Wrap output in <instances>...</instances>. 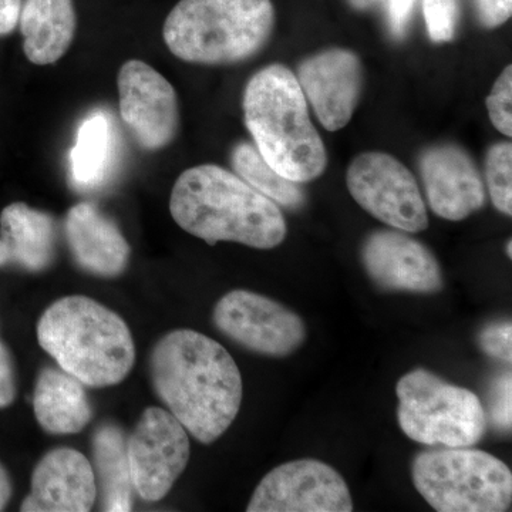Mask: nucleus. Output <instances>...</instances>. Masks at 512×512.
Masks as SVG:
<instances>
[{
	"instance_id": "nucleus-1",
	"label": "nucleus",
	"mask_w": 512,
	"mask_h": 512,
	"mask_svg": "<svg viewBox=\"0 0 512 512\" xmlns=\"http://www.w3.org/2000/svg\"><path fill=\"white\" fill-rule=\"evenodd\" d=\"M150 376L158 399L202 444L221 439L237 419L241 372L217 340L191 329L167 333L151 352Z\"/></svg>"
},
{
	"instance_id": "nucleus-2",
	"label": "nucleus",
	"mask_w": 512,
	"mask_h": 512,
	"mask_svg": "<svg viewBox=\"0 0 512 512\" xmlns=\"http://www.w3.org/2000/svg\"><path fill=\"white\" fill-rule=\"evenodd\" d=\"M170 212L185 232L208 245L237 242L272 249L288 235L281 208L220 165L184 171L171 191Z\"/></svg>"
},
{
	"instance_id": "nucleus-3",
	"label": "nucleus",
	"mask_w": 512,
	"mask_h": 512,
	"mask_svg": "<svg viewBox=\"0 0 512 512\" xmlns=\"http://www.w3.org/2000/svg\"><path fill=\"white\" fill-rule=\"evenodd\" d=\"M242 107L256 150L276 173L298 184L311 183L325 173V144L288 67L275 63L255 73L245 87Z\"/></svg>"
},
{
	"instance_id": "nucleus-4",
	"label": "nucleus",
	"mask_w": 512,
	"mask_h": 512,
	"mask_svg": "<svg viewBox=\"0 0 512 512\" xmlns=\"http://www.w3.org/2000/svg\"><path fill=\"white\" fill-rule=\"evenodd\" d=\"M37 340L60 369L84 386L119 384L136 362L127 323L87 296H66L52 303L37 323Z\"/></svg>"
},
{
	"instance_id": "nucleus-5",
	"label": "nucleus",
	"mask_w": 512,
	"mask_h": 512,
	"mask_svg": "<svg viewBox=\"0 0 512 512\" xmlns=\"http://www.w3.org/2000/svg\"><path fill=\"white\" fill-rule=\"evenodd\" d=\"M275 20L271 0H180L165 19L163 37L183 62L222 66L258 55Z\"/></svg>"
},
{
	"instance_id": "nucleus-6",
	"label": "nucleus",
	"mask_w": 512,
	"mask_h": 512,
	"mask_svg": "<svg viewBox=\"0 0 512 512\" xmlns=\"http://www.w3.org/2000/svg\"><path fill=\"white\" fill-rule=\"evenodd\" d=\"M412 477L421 497L439 512H504L512 504L510 468L485 451H424L413 460Z\"/></svg>"
},
{
	"instance_id": "nucleus-7",
	"label": "nucleus",
	"mask_w": 512,
	"mask_h": 512,
	"mask_svg": "<svg viewBox=\"0 0 512 512\" xmlns=\"http://www.w3.org/2000/svg\"><path fill=\"white\" fill-rule=\"evenodd\" d=\"M396 393L400 429L417 443L473 447L487 431V414L477 394L429 370L406 373L397 383Z\"/></svg>"
},
{
	"instance_id": "nucleus-8",
	"label": "nucleus",
	"mask_w": 512,
	"mask_h": 512,
	"mask_svg": "<svg viewBox=\"0 0 512 512\" xmlns=\"http://www.w3.org/2000/svg\"><path fill=\"white\" fill-rule=\"evenodd\" d=\"M346 184L353 200L389 227L410 234L429 227L426 202L416 178L390 154H359L348 168Z\"/></svg>"
},
{
	"instance_id": "nucleus-9",
	"label": "nucleus",
	"mask_w": 512,
	"mask_h": 512,
	"mask_svg": "<svg viewBox=\"0 0 512 512\" xmlns=\"http://www.w3.org/2000/svg\"><path fill=\"white\" fill-rule=\"evenodd\" d=\"M188 431L173 414L148 407L127 439L134 493L157 503L170 493L190 461Z\"/></svg>"
},
{
	"instance_id": "nucleus-10",
	"label": "nucleus",
	"mask_w": 512,
	"mask_h": 512,
	"mask_svg": "<svg viewBox=\"0 0 512 512\" xmlns=\"http://www.w3.org/2000/svg\"><path fill=\"white\" fill-rule=\"evenodd\" d=\"M212 319L232 342L262 356H291L306 340L301 316L274 299L245 289L222 296Z\"/></svg>"
},
{
	"instance_id": "nucleus-11",
	"label": "nucleus",
	"mask_w": 512,
	"mask_h": 512,
	"mask_svg": "<svg viewBox=\"0 0 512 512\" xmlns=\"http://www.w3.org/2000/svg\"><path fill=\"white\" fill-rule=\"evenodd\" d=\"M248 512H350L353 500L345 478L313 458L289 461L258 484Z\"/></svg>"
},
{
	"instance_id": "nucleus-12",
	"label": "nucleus",
	"mask_w": 512,
	"mask_h": 512,
	"mask_svg": "<svg viewBox=\"0 0 512 512\" xmlns=\"http://www.w3.org/2000/svg\"><path fill=\"white\" fill-rule=\"evenodd\" d=\"M120 116L138 144L157 151L173 143L180 126L177 93L150 64L128 60L119 72Z\"/></svg>"
},
{
	"instance_id": "nucleus-13",
	"label": "nucleus",
	"mask_w": 512,
	"mask_h": 512,
	"mask_svg": "<svg viewBox=\"0 0 512 512\" xmlns=\"http://www.w3.org/2000/svg\"><path fill=\"white\" fill-rule=\"evenodd\" d=\"M362 264L383 291L437 293L444 279L439 261L426 245L400 229H380L363 242Z\"/></svg>"
},
{
	"instance_id": "nucleus-14",
	"label": "nucleus",
	"mask_w": 512,
	"mask_h": 512,
	"mask_svg": "<svg viewBox=\"0 0 512 512\" xmlns=\"http://www.w3.org/2000/svg\"><path fill=\"white\" fill-rule=\"evenodd\" d=\"M295 76L326 130L338 131L348 126L363 87V67L356 53L323 50L306 57Z\"/></svg>"
},
{
	"instance_id": "nucleus-15",
	"label": "nucleus",
	"mask_w": 512,
	"mask_h": 512,
	"mask_svg": "<svg viewBox=\"0 0 512 512\" xmlns=\"http://www.w3.org/2000/svg\"><path fill=\"white\" fill-rule=\"evenodd\" d=\"M420 174L431 211L447 221H463L485 205L483 177L473 158L456 144L427 148Z\"/></svg>"
},
{
	"instance_id": "nucleus-16",
	"label": "nucleus",
	"mask_w": 512,
	"mask_h": 512,
	"mask_svg": "<svg viewBox=\"0 0 512 512\" xmlns=\"http://www.w3.org/2000/svg\"><path fill=\"white\" fill-rule=\"evenodd\" d=\"M97 498L92 463L74 448L60 447L40 458L20 511L87 512Z\"/></svg>"
},
{
	"instance_id": "nucleus-17",
	"label": "nucleus",
	"mask_w": 512,
	"mask_h": 512,
	"mask_svg": "<svg viewBox=\"0 0 512 512\" xmlns=\"http://www.w3.org/2000/svg\"><path fill=\"white\" fill-rule=\"evenodd\" d=\"M64 237L83 271L100 278H116L126 271L130 245L119 227L92 202L70 208L64 218Z\"/></svg>"
},
{
	"instance_id": "nucleus-18",
	"label": "nucleus",
	"mask_w": 512,
	"mask_h": 512,
	"mask_svg": "<svg viewBox=\"0 0 512 512\" xmlns=\"http://www.w3.org/2000/svg\"><path fill=\"white\" fill-rule=\"evenodd\" d=\"M56 256V225L46 212L23 202L0 215V268L15 264L30 272L45 271Z\"/></svg>"
},
{
	"instance_id": "nucleus-19",
	"label": "nucleus",
	"mask_w": 512,
	"mask_h": 512,
	"mask_svg": "<svg viewBox=\"0 0 512 512\" xmlns=\"http://www.w3.org/2000/svg\"><path fill=\"white\" fill-rule=\"evenodd\" d=\"M23 52L33 64L59 62L72 46L77 18L73 0H25L19 15Z\"/></svg>"
},
{
	"instance_id": "nucleus-20",
	"label": "nucleus",
	"mask_w": 512,
	"mask_h": 512,
	"mask_svg": "<svg viewBox=\"0 0 512 512\" xmlns=\"http://www.w3.org/2000/svg\"><path fill=\"white\" fill-rule=\"evenodd\" d=\"M33 410L40 427L53 436L79 433L93 419L84 384L53 367H46L37 376Z\"/></svg>"
},
{
	"instance_id": "nucleus-21",
	"label": "nucleus",
	"mask_w": 512,
	"mask_h": 512,
	"mask_svg": "<svg viewBox=\"0 0 512 512\" xmlns=\"http://www.w3.org/2000/svg\"><path fill=\"white\" fill-rule=\"evenodd\" d=\"M94 478L103 511H130L133 481L127 457V439L117 424L103 423L93 434Z\"/></svg>"
},
{
	"instance_id": "nucleus-22",
	"label": "nucleus",
	"mask_w": 512,
	"mask_h": 512,
	"mask_svg": "<svg viewBox=\"0 0 512 512\" xmlns=\"http://www.w3.org/2000/svg\"><path fill=\"white\" fill-rule=\"evenodd\" d=\"M116 156L110 116L94 110L80 124L70 151V180L80 190H94L109 177Z\"/></svg>"
},
{
	"instance_id": "nucleus-23",
	"label": "nucleus",
	"mask_w": 512,
	"mask_h": 512,
	"mask_svg": "<svg viewBox=\"0 0 512 512\" xmlns=\"http://www.w3.org/2000/svg\"><path fill=\"white\" fill-rule=\"evenodd\" d=\"M231 164L238 177L266 198L274 201L278 207L296 211L301 210L305 205L306 194L301 184L293 183L276 173L252 144L245 141L238 143L232 150Z\"/></svg>"
},
{
	"instance_id": "nucleus-24",
	"label": "nucleus",
	"mask_w": 512,
	"mask_h": 512,
	"mask_svg": "<svg viewBox=\"0 0 512 512\" xmlns=\"http://www.w3.org/2000/svg\"><path fill=\"white\" fill-rule=\"evenodd\" d=\"M485 180L491 201L507 217L512 215V146L511 143L494 144L485 160Z\"/></svg>"
},
{
	"instance_id": "nucleus-25",
	"label": "nucleus",
	"mask_w": 512,
	"mask_h": 512,
	"mask_svg": "<svg viewBox=\"0 0 512 512\" xmlns=\"http://www.w3.org/2000/svg\"><path fill=\"white\" fill-rule=\"evenodd\" d=\"M423 12L430 39L436 43L450 42L456 35L457 0H423Z\"/></svg>"
},
{
	"instance_id": "nucleus-26",
	"label": "nucleus",
	"mask_w": 512,
	"mask_h": 512,
	"mask_svg": "<svg viewBox=\"0 0 512 512\" xmlns=\"http://www.w3.org/2000/svg\"><path fill=\"white\" fill-rule=\"evenodd\" d=\"M487 110L493 126L504 134L512 136V67L507 66L497 82L494 83L490 96L487 97Z\"/></svg>"
},
{
	"instance_id": "nucleus-27",
	"label": "nucleus",
	"mask_w": 512,
	"mask_h": 512,
	"mask_svg": "<svg viewBox=\"0 0 512 512\" xmlns=\"http://www.w3.org/2000/svg\"><path fill=\"white\" fill-rule=\"evenodd\" d=\"M488 410L495 429L510 433L512 426V379L511 372H503L491 383Z\"/></svg>"
},
{
	"instance_id": "nucleus-28",
	"label": "nucleus",
	"mask_w": 512,
	"mask_h": 512,
	"mask_svg": "<svg viewBox=\"0 0 512 512\" xmlns=\"http://www.w3.org/2000/svg\"><path fill=\"white\" fill-rule=\"evenodd\" d=\"M478 343L485 355L501 362H512V325L510 320L490 323L478 335Z\"/></svg>"
},
{
	"instance_id": "nucleus-29",
	"label": "nucleus",
	"mask_w": 512,
	"mask_h": 512,
	"mask_svg": "<svg viewBox=\"0 0 512 512\" xmlns=\"http://www.w3.org/2000/svg\"><path fill=\"white\" fill-rule=\"evenodd\" d=\"M478 22L487 29L504 25L512 15V0H474Z\"/></svg>"
},
{
	"instance_id": "nucleus-30",
	"label": "nucleus",
	"mask_w": 512,
	"mask_h": 512,
	"mask_svg": "<svg viewBox=\"0 0 512 512\" xmlns=\"http://www.w3.org/2000/svg\"><path fill=\"white\" fill-rule=\"evenodd\" d=\"M387 2V23L396 39H403L412 19L417 0H384Z\"/></svg>"
},
{
	"instance_id": "nucleus-31",
	"label": "nucleus",
	"mask_w": 512,
	"mask_h": 512,
	"mask_svg": "<svg viewBox=\"0 0 512 512\" xmlns=\"http://www.w3.org/2000/svg\"><path fill=\"white\" fill-rule=\"evenodd\" d=\"M16 397L15 367L8 348L0 340V409L8 407Z\"/></svg>"
},
{
	"instance_id": "nucleus-32",
	"label": "nucleus",
	"mask_w": 512,
	"mask_h": 512,
	"mask_svg": "<svg viewBox=\"0 0 512 512\" xmlns=\"http://www.w3.org/2000/svg\"><path fill=\"white\" fill-rule=\"evenodd\" d=\"M22 0H0V36L9 35L19 23Z\"/></svg>"
},
{
	"instance_id": "nucleus-33",
	"label": "nucleus",
	"mask_w": 512,
	"mask_h": 512,
	"mask_svg": "<svg viewBox=\"0 0 512 512\" xmlns=\"http://www.w3.org/2000/svg\"><path fill=\"white\" fill-rule=\"evenodd\" d=\"M10 497H12V483H10L8 471L0 463V511L5 510Z\"/></svg>"
},
{
	"instance_id": "nucleus-34",
	"label": "nucleus",
	"mask_w": 512,
	"mask_h": 512,
	"mask_svg": "<svg viewBox=\"0 0 512 512\" xmlns=\"http://www.w3.org/2000/svg\"><path fill=\"white\" fill-rule=\"evenodd\" d=\"M346 2H348L350 8L365 12V10L376 8V6H379L384 0H346Z\"/></svg>"
},
{
	"instance_id": "nucleus-35",
	"label": "nucleus",
	"mask_w": 512,
	"mask_h": 512,
	"mask_svg": "<svg viewBox=\"0 0 512 512\" xmlns=\"http://www.w3.org/2000/svg\"><path fill=\"white\" fill-rule=\"evenodd\" d=\"M511 245H512L511 241H508V244H507V254H508V256H510V258L512 256Z\"/></svg>"
}]
</instances>
